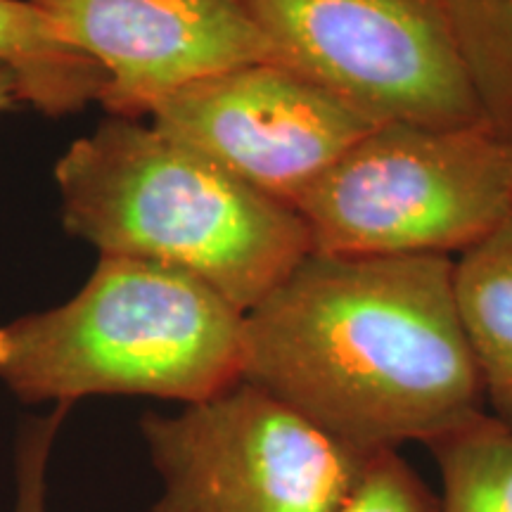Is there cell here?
<instances>
[{
    "mask_svg": "<svg viewBox=\"0 0 512 512\" xmlns=\"http://www.w3.org/2000/svg\"><path fill=\"white\" fill-rule=\"evenodd\" d=\"M453 290L486 413L512 430V216L453 259Z\"/></svg>",
    "mask_w": 512,
    "mask_h": 512,
    "instance_id": "obj_9",
    "label": "cell"
},
{
    "mask_svg": "<svg viewBox=\"0 0 512 512\" xmlns=\"http://www.w3.org/2000/svg\"><path fill=\"white\" fill-rule=\"evenodd\" d=\"M292 209L311 252L453 259L512 216V136L489 121L377 124Z\"/></svg>",
    "mask_w": 512,
    "mask_h": 512,
    "instance_id": "obj_4",
    "label": "cell"
},
{
    "mask_svg": "<svg viewBox=\"0 0 512 512\" xmlns=\"http://www.w3.org/2000/svg\"><path fill=\"white\" fill-rule=\"evenodd\" d=\"M19 102V93H17V81L8 69L0 67V112L12 110Z\"/></svg>",
    "mask_w": 512,
    "mask_h": 512,
    "instance_id": "obj_15",
    "label": "cell"
},
{
    "mask_svg": "<svg viewBox=\"0 0 512 512\" xmlns=\"http://www.w3.org/2000/svg\"><path fill=\"white\" fill-rule=\"evenodd\" d=\"M107 74L100 105L143 119L157 98L204 76L285 64L245 0H29Z\"/></svg>",
    "mask_w": 512,
    "mask_h": 512,
    "instance_id": "obj_8",
    "label": "cell"
},
{
    "mask_svg": "<svg viewBox=\"0 0 512 512\" xmlns=\"http://www.w3.org/2000/svg\"><path fill=\"white\" fill-rule=\"evenodd\" d=\"M337 512H439V501L399 451H382Z\"/></svg>",
    "mask_w": 512,
    "mask_h": 512,
    "instance_id": "obj_13",
    "label": "cell"
},
{
    "mask_svg": "<svg viewBox=\"0 0 512 512\" xmlns=\"http://www.w3.org/2000/svg\"><path fill=\"white\" fill-rule=\"evenodd\" d=\"M140 432L164 484L152 512H337L375 456L245 380Z\"/></svg>",
    "mask_w": 512,
    "mask_h": 512,
    "instance_id": "obj_5",
    "label": "cell"
},
{
    "mask_svg": "<svg viewBox=\"0 0 512 512\" xmlns=\"http://www.w3.org/2000/svg\"><path fill=\"white\" fill-rule=\"evenodd\" d=\"M285 64L375 124L486 121L446 0H245Z\"/></svg>",
    "mask_w": 512,
    "mask_h": 512,
    "instance_id": "obj_6",
    "label": "cell"
},
{
    "mask_svg": "<svg viewBox=\"0 0 512 512\" xmlns=\"http://www.w3.org/2000/svg\"><path fill=\"white\" fill-rule=\"evenodd\" d=\"M430 446L441 475L439 512H512V430L479 413Z\"/></svg>",
    "mask_w": 512,
    "mask_h": 512,
    "instance_id": "obj_11",
    "label": "cell"
},
{
    "mask_svg": "<svg viewBox=\"0 0 512 512\" xmlns=\"http://www.w3.org/2000/svg\"><path fill=\"white\" fill-rule=\"evenodd\" d=\"M484 119L512 136V0H446Z\"/></svg>",
    "mask_w": 512,
    "mask_h": 512,
    "instance_id": "obj_12",
    "label": "cell"
},
{
    "mask_svg": "<svg viewBox=\"0 0 512 512\" xmlns=\"http://www.w3.org/2000/svg\"><path fill=\"white\" fill-rule=\"evenodd\" d=\"M0 67L15 76L19 102L48 117L86 110L107 88L100 64L29 0H0Z\"/></svg>",
    "mask_w": 512,
    "mask_h": 512,
    "instance_id": "obj_10",
    "label": "cell"
},
{
    "mask_svg": "<svg viewBox=\"0 0 512 512\" xmlns=\"http://www.w3.org/2000/svg\"><path fill=\"white\" fill-rule=\"evenodd\" d=\"M242 380L363 453L486 411L453 259L306 254L245 313Z\"/></svg>",
    "mask_w": 512,
    "mask_h": 512,
    "instance_id": "obj_1",
    "label": "cell"
},
{
    "mask_svg": "<svg viewBox=\"0 0 512 512\" xmlns=\"http://www.w3.org/2000/svg\"><path fill=\"white\" fill-rule=\"evenodd\" d=\"M245 313L181 268L100 256L67 304L0 325V380L27 403L155 396L185 406L242 380Z\"/></svg>",
    "mask_w": 512,
    "mask_h": 512,
    "instance_id": "obj_3",
    "label": "cell"
},
{
    "mask_svg": "<svg viewBox=\"0 0 512 512\" xmlns=\"http://www.w3.org/2000/svg\"><path fill=\"white\" fill-rule=\"evenodd\" d=\"M69 406L22 427L15 453V512H48V463Z\"/></svg>",
    "mask_w": 512,
    "mask_h": 512,
    "instance_id": "obj_14",
    "label": "cell"
},
{
    "mask_svg": "<svg viewBox=\"0 0 512 512\" xmlns=\"http://www.w3.org/2000/svg\"><path fill=\"white\" fill-rule=\"evenodd\" d=\"M147 117L287 207L377 126L342 95L278 62L185 83L152 102Z\"/></svg>",
    "mask_w": 512,
    "mask_h": 512,
    "instance_id": "obj_7",
    "label": "cell"
},
{
    "mask_svg": "<svg viewBox=\"0 0 512 512\" xmlns=\"http://www.w3.org/2000/svg\"><path fill=\"white\" fill-rule=\"evenodd\" d=\"M62 223L100 256L181 268L247 313L311 238L302 216L140 119L110 117L55 164Z\"/></svg>",
    "mask_w": 512,
    "mask_h": 512,
    "instance_id": "obj_2",
    "label": "cell"
}]
</instances>
